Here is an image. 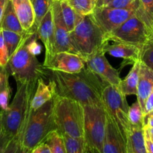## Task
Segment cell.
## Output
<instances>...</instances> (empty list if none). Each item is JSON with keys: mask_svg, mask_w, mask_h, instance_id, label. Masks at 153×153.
Masks as SVG:
<instances>
[{"mask_svg": "<svg viewBox=\"0 0 153 153\" xmlns=\"http://www.w3.org/2000/svg\"><path fill=\"white\" fill-rule=\"evenodd\" d=\"M55 32V52H68L74 53L70 40L69 31L63 20L59 1L54 0L52 5Z\"/></svg>", "mask_w": 153, "mask_h": 153, "instance_id": "4fadbf2b", "label": "cell"}, {"mask_svg": "<svg viewBox=\"0 0 153 153\" xmlns=\"http://www.w3.org/2000/svg\"><path fill=\"white\" fill-rule=\"evenodd\" d=\"M1 134V113L0 112V137Z\"/></svg>", "mask_w": 153, "mask_h": 153, "instance_id": "ee69618b", "label": "cell"}, {"mask_svg": "<svg viewBox=\"0 0 153 153\" xmlns=\"http://www.w3.org/2000/svg\"><path fill=\"white\" fill-rule=\"evenodd\" d=\"M140 61L153 70V34L142 47Z\"/></svg>", "mask_w": 153, "mask_h": 153, "instance_id": "4dcf8cb0", "label": "cell"}, {"mask_svg": "<svg viewBox=\"0 0 153 153\" xmlns=\"http://www.w3.org/2000/svg\"><path fill=\"white\" fill-rule=\"evenodd\" d=\"M128 120L132 128H143L144 127L145 116L137 100L128 108Z\"/></svg>", "mask_w": 153, "mask_h": 153, "instance_id": "d4e9b609", "label": "cell"}, {"mask_svg": "<svg viewBox=\"0 0 153 153\" xmlns=\"http://www.w3.org/2000/svg\"><path fill=\"white\" fill-rule=\"evenodd\" d=\"M53 1L54 0H34L32 1L33 8L35 15L34 28L36 30L37 29V27L43 16L52 7Z\"/></svg>", "mask_w": 153, "mask_h": 153, "instance_id": "4316f807", "label": "cell"}, {"mask_svg": "<svg viewBox=\"0 0 153 153\" xmlns=\"http://www.w3.org/2000/svg\"><path fill=\"white\" fill-rule=\"evenodd\" d=\"M134 14L153 34V0H139Z\"/></svg>", "mask_w": 153, "mask_h": 153, "instance_id": "cb8c5ba5", "label": "cell"}, {"mask_svg": "<svg viewBox=\"0 0 153 153\" xmlns=\"http://www.w3.org/2000/svg\"><path fill=\"white\" fill-rule=\"evenodd\" d=\"M145 125L153 128V115L147 114L145 116Z\"/></svg>", "mask_w": 153, "mask_h": 153, "instance_id": "b9f144b4", "label": "cell"}, {"mask_svg": "<svg viewBox=\"0 0 153 153\" xmlns=\"http://www.w3.org/2000/svg\"><path fill=\"white\" fill-rule=\"evenodd\" d=\"M36 31H27L15 52L10 56L7 63V70L16 82L32 83L37 82L39 79L48 77L49 70L44 68L28 48L30 36Z\"/></svg>", "mask_w": 153, "mask_h": 153, "instance_id": "3957f363", "label": "cell"}, {"mask_svg": "<svg viewBox=\"0 0 153 153\" xmlns=\"http://www.w3.org/2000/svg\"><path fill=\"white\" fill-rule=\"evenodd\" d=\"M134 1V0H114L105 7L110 8H126L131 5Z\"/></svg>", "mask_w": 153, "mask_h": 153, "instance_id": "e575fe53", "label": "cell"}, {"mask_svg": "<svg viewBox=\"0 0 153 153\" xmlns=\"http://www.w3.org/2000/svg\"><path fill=\"white\" fill-rule=\"evenodd\" d=\"M114 0H96V7H104Z\"/></svg>", "mask_w": 153, "mask_h": 153, "instance_id": "ab89813d", "label": "cell"}, {"mask_svg": "<svg viewBox=\"0 0 153 153\" xmlns=\"http://www.w3.org/2000/svg\"><path fill=\"white\" fill-rule=\"evenodd\" d=\"M68 4L82 16L92 14L96 7V0H67Z\"/></svg>", "mask_w": 153, "mask_h": 153, "instance_id": "83f0119b", "label": "cell"}, {"mask_svg": "<svg viewBox=\"0 0 153 153\" xmlns=\"http://www.w3.org/2000/svg\"><path fill=\"white\" fill-rule=\"evenodd\" d=\"M11 94V88L7 82L0 91V109L1 111L7 110L8 107V101Z\"/></svg>", "mask_w": 153, "mask_h": 153, "instance_id": "d6a6232c", "label": "cell"}, {"mask_svg": "<svg viewBox=\"0 0 153 153\" xmlns=\"http://www.w3.org/2000/svg\"><path fill=\"white\" fill-rule=\"evenodd\" d=\"M54 94L55 93L52 84L49 82V84L46 85L43 79H39L37 82L35 92L31 102L30 111H34L48 101L52 100Z\"/></svg>", "mask_w": 153, "mask_h": 153, "instance_id": "d6986e66", "label": "cell"}, {"mask_svg": "<svg viewBox=\"0 0 153 153\" xmlns=\"http://www.w3.org/2000/svg\"><path fill=\"white\" fill-rule=\"evenodd\" d=\"M153 111V91H152L149 97L146 99L145 102L144 108H143V114L146 116L147 114H150Z\"/></svg>", "mask_w": 153, "mask_h": 153, "instance_id": "d590c367", "label": "cell"}, {"mask_svg": "<svg viewBox=\"0 0 153 153\" xmlns=\"http://www.w3.org/2000/svg\"><path fill=\"white\" fill-rule=\"evenodd\" d=\"M139 4V0L126 8H110V7H95L92 16L99 26L107 34L122 25L135 13Z\"/></svg>", "mask_w": 153, "mask_h": 153, "instance_id": "30bf717a", "label": "cell"}, {"mask_svg": "<svg viewBox=\"0 0 153 153\" xmlns=\"http://www.w3.org/2000/svg\"><path fill=\"white\" fill-rule=\"evenodd\" d=\"M140 60H138L133 64L132 67L126 77L121 80L119 87L123 95H137V84L139 79V71H140Z\"/></svg>", "mask_w": 153, "mask_h": 153, "instance_id": "ffe728a7", "label": "cell"}, {"mask_svg": "<svg viewBox=\"0 0 153 153\" xmlns=\"http://www.w3.org/2000/svg\"><path fill=\"white\" fill-rule=\"evenodd\" d=\"M103 153H128L127 138L117 129L108 117L103 143Z\"/></svg>", "mask_w": 153, "mask_h": 153, "instance_id": "9a60e30c", "label": "cell"}, {"mask_svg": "<svg viewBox=\"0 0 153 153\" xmlns=\"http://www.w3.org/2000/svg\"><path fill=\"white\" fill-rule=\"evenodd\" d=\"M7 1H8V0H0V24H1V19H2L3 13H4V9H5Z\"/></svg>", "mask_w": 153, "mask_h": 153, "instance_id": "60d3db41", "label": "cell"}, {"mask_svg": "<svg viewBox=\"0 0 153 153\" xmlns=\"http://www.w3.org/2000/svg\"><path fill=\"white\" fill-rule=\"evenodd\" d=\"M37 37L41 40L45 46V59L43 64H46L55 53V32L52 7L40 21L37 27Z\"/></svg>", "mask_w": 153, "mask_h": 153, "instance_id": "5bb4252c", "label": "cell"}, {"mask_svg": "<svg viewBox=\"0 0 153 153\" xmlns=\"http://www.w3.org/2000/svg\"><path fill=\"white\" fill-rule=\"evenodd\" d=\"M0 77H1V67H0Z\"/></svg>", "mask_w": 153, "mask_h": 153, "instance_id": "bcb514c9", "label": "cell"}, {"mask_svg": "<svg viewBox=\"0 0 153 153\" xmlns=\"http://www.w3.org/2000/svg\"><path fill=\"white\" fill-rule=\"evenodd\" d=\"M17 91L7 110L1 111V134L0 137V152L10 140L20 137L31 111L30 106L35 92L37 82H16Z\"/></svg>", "mask_w": 153, "mask_h": 153, "instance_id": "7a4b0ae2", "label": "cell"}, {"mask_svg": "<svg viewBox=\"0 0 153 153\" xmlns=\"http://www.w3.org/2000/svg\"><path fill=\"white\" fill-rule=\"evenodd\" d=\"M128 153H147L145 146L143 128H130L127 135Z\"/></svg>", "mask_w": 153, "mask_h": 153, "instance_id": "44dd1931", "label": "cell"}, {"mask_svg": "<svg viewBox=\"0 0 153 153\" xmlns=\"http://www.w3.org/2000/svg\"><path fill=\"white\" fill-rule=\"evenodd\" d=\"M9 55L3 37L2 28L0 27V67H5L8 63Z\"/></svg>", "mask_w": 153, "mask_h": 153, "instance_id": "836d02e7", "label": "cell"}, {"mask_svg": "<svg viewBox=\"0 0 153 153\" xmlns=\"http://www.w3.org/2000/svg\"><path fill=\"white\" fill-rule=\"evenodd\" d=\"M106 116L117 129L127 138L130 124L128 120V105L126 97L123 94L118 87L106 85L102 93Z\"/></svg>", "mask_w": 153, "mask_h": 153, "instance_id": "ba28073f", "label": "cell"}, {"mask_svg": "<svg viewBox=\"0 0 153 153\" xmlns=\"http://www.w3.org/2000/svg\"><path fill=\"white\" fill-rule=\"evenodd\" d=\"M105 53H108L114 58H123L134 64L140 60L141 48L128 43L114 42L113 44H109L108 42L102 48Z\"/></svg>", "mask_w": 153, "mask_h": 153, "instance_id": "2e32d148", "label": "cell"}, {"mask_svg": "<svg viewBox=\"0 0 153 153\" xmlns=\"http://www.w3.org/2000/svg\"><path fill=\"white\" fill-rule=\"evenodd\" d=\"M31 2H32V1H34V0H31Z\"/></svg>", "mask_w": 153, "mask_h": 153, "instance_id": "7dc6e473", "label": "cell"}, {"mask_svg": "<svg viewBox=\"0 0 153 153\" xmlns=\"http://www.w3.org/2000/svg\"><path fill=\"white\" fill-rule=\"evenodd\" d=\"M0 153H31V152L24 149L21 146L19 137H16L8 142Z\"/></svg>", "mask_w": 153, "mask_h": 153, "instance_id": "1f68e13d", "label": "cell"}, {"mask_svg": "<svg viewBox=\"0 0 153 153\" xmlns=\"http://www.w3.org/2000/svg\"><path fill=\"white\" fill-rule=\"evenodd\" d=\"M152 114V115H153V111H152V112H151V113H150V114Z\"/></svg>", "mask_w": 153, "mask_h": 153, "instance_id": "f6af8a7d", "label": "cell"}, {"mask_svg": "<svg viewBox=\"0 0 153 153\" xmlns=\"http://www.w3.org/2000/svg\"><path fill=\"white\" fill-rule=\"evenodd\" d=\"M53 110L58 131L84 139V107L79 102L54 94Z\"/></svg>", "mask_w": 153, "mask_h": 153, "instance_id": "8992f818", "label": "cell"}, {"mask_svg": "<svg viewBox=\"0 0 153 153\" xmlns=\"http://www.w3.org/2000/svg\"><path fill=\"white\" fill-rule=\"evenodd\" d=\"M45 142L49 145L52 153H66L62 135L58 131H52L46 137Z\"/></svg>", "mask_w": 153, "mask_h": 153, "instance_id": "f1b7e54d", "label": "cell"}, {"mask_svg": "<svg viewBox=\"0 0 153 153\" xmlns=\"http://www.w3.org/2000/svg\"><path fill=\"white\" fill-rule=\"evenodd\" d=\"M43 67L51 71L77 73L86 66V62L79 55L68 52H55Z\"/></svg>", "mask_w": 153, "mask_h": 153, "instance_id": "7c38bea8", "label": "cell"}, {"mask_svg": "<svg viewBox=\"0 0 153 153\" xmlns=\"http://www.w3.org/2000/svg\"><path fill=\"white\" fill-rule=\"evenodd\" d=\"M31 153H52L49 145L46 142L40 143L33 149Z\"/></svg>", "mask_w": 153, "mask_h": 153, "instance_id": "74e56055", "label": "cell"}, {"mask_svg": "<svg viewBox=\"0 0 153 153\" xmlns=\"http://www.w3.org/2000/svg\"><path fill=\"white\" fill-rule=\"evenodd\" d=\"M58 1H59L63 20L67 26L68 31L70 32L80 22L84 16L76 12L68 4L67 0H58Z\"/></svg>", "mask_w": 153, "mask_h": 153, "instance_id": "603a6c76", "label": "cell"}, {"mask_svg": "<svg viewBox=\"0 0 153 153\" xmlns=\"http://www.w3.org/2000/svg\"><path fill=\"white\" fill-rule=\"evenodd\" d=\"M10 1L22 29L25 31H37L34 28L35 15L31 0H10Z\"/></svg>", "mask_w": 153, "mask_h": 153, "instance_id": "e0dca14e", "label": "cell"}, {"mask_svg": "<svg viewBox=\"0 0 153 153\" xmlns=\"http://www.w3.org/2000/svg\"><path fill=\"white\" fill-rule=\"evenodd\" d=\"M0 27L3 30H8V31L20 33V34H23L25 32L22 29V26L19 23V21L16 16L14 10H13L10 0H8L7 4H6Z\"/></svg>", "mask_w": 153, "mask_h": 153, "instance_id": "7402d4cb", "label": "cell"}, {"mask_svg": "<svg viewBox=\"0 0 153 153\" xmlns=\"http://www.w3.org/2000/svg\"><path fill=\"white\" fill-rule=\"evenodd\" d=\"M69 35L74 53L85 61L109 42L92 14L84 16L76 28L69 33Z\"/></svg>", "mask_w": 153, "mask_h": 153, "instance_id": "5b68a950", "label": "cell"}, {"mask_svg": "<svg viewBox=\"0 0 153 153\" xmlns=\"http://www.w3.org/2000/svg\"><path fill=\"white\" fill-rule=\"evenodd\" d=\"M153 91V70L140 61L137 89V102L143 112L145 102Z\"/></svg>", "mask_w": 153, "mask_h": 153, "instance_id": "ac0fdd59", "label": "cell"}, {"mask_svg": "<svg viewBox=\"0 0 153 153\" xmlns=\"http://www.w3.org/2000/svg\"><path fill=\"white\" fill-rule=\"evenodd\" d=\"M143 129L147 132L148 135L149 136L151 140L153 141V128H151V127L145 125L144 127H143Z\"/></svg>", "mask_w": 153, "mask_h": 153, "instance_id": "7bdbcfd3", "label": "cell"}, {"mask_svg": "<svg viewBox=\"0 0 153 153\" xmlns=\"http://www.w3.org/2000/svg\"><path fill=\"white\" fill-rule=\"evenodd\" d=\"M152 34L145 24L134 14L116 29L105 34V37L108 41L128 43L142 49Z\"/></svg>", "mask_w": 153, "mask_h": 153, "instance_id": "9c48e42d", "label": "cell"}, {"mask_svg": "<svg viewBox=\"0 0 153 153\" xmlns=\"http://www.w3.org/2000/svg\"><path fill=\"white\" fill-rule=\"evenodd\" d=\"M143 133H144L145 146H146L147 153H153V141L151 140L149 136L148 135L147 132L144 129H143Z\"/></svg>", "mask_w": 153, "mask_h": 153, "instance_id": "f35d334b", "label": "cell"}, {"mask_svg": "<svg viewBox=\"0 0 153 153\" xmlns=\"http://www.w3.org/2000/svg\"><path fill=\"white\" fill-rule=\"evenodd\" d=\"M85 62L86 67L104 83L119 87L122 80L120 77V70L111 65L102 49L89 57Z\"/></svg>", "mask_w": 153, "mask_h": 153, "instance_id": "8fae6325", "label": "cell"}, {"mask_svg": "<svg viewBox=\"0 0 153 153\" xmlns=\"http://www.w3.org/2000/svg\"><path fill=\"white\" fill-rule=\"evenodd\" d=\"M53 99L34 111L30 113L27 123L19 138L24 149L32 151L35 146L45 142L53 131H58L53 110Z\"/></svg>", "mask_w": 153, "mask_h": 153, "instance_id": "277c9868", "label": "cell"}, {"mask_svg": "<svg viewBox=\"0 0 153 153\" xmlns=\"http://www.w3.org/2000/svg\"><path fill=\"white\" fill-rule=\"evenodd\" d=\"M9 76L10 73L7 70V67H1V77H0V91L2 89L4 85L9 82Z\"/></svg>", "mask_w": 153, "mask_h": 153, "instance_id": "8d00e7d4", "label": "cell"}, {"mask_svg": "<svg viewBox=\"0 0 153 153\" xmlns=\"http://www.w3.org/2000/svg\"><path fill=\"white\" fill-rule=\"evenodd\" d=\"M26 32L27 31H25L23 34H20V33L8 31V30L2 29L3 37H4V43L6 45V47H7L9 58L15 52L19 45L20 44L22 39H23L24 35Z\"/></svg>", "mask_w": 153, "mask_h": 153, "instance_id": "484cf974", "label": "cell"}, {"mask_svg": "<svg viewBox=\"0 0 153 153\" xmlns=\"http://www.w3.org/2000/svg\"><path fill=\"white\" fill-rule=\"evenodd\" d=\"M84 107V142L85 153H103L107 116L104 108Z\"/></svg>", "mask_w": 153, "mask_h": 153, "instance_id": "52a82bcc", "label": "cell"}, {"mask_svg": "<svg viewBox=\"0 0 153 153\" xmlns=\"http://www.w3.org/2000/svg\"><path fill=\"white\" fill-rule=\"evenodd\" d=\"M48 79L55 94L76 100L83 106L104 108L102 93L106 84L86 66L77 73L49 70Z\"/></svg>", "mask_w": 153, "mask_h": 153, "instance_id": "6da1fadb", "label": "cell"}, {"mask_svg": "<svg viewBox=\"0 0 153 153\" xmlns=\"http://www.w3.org/2000/svg\"><path fill=\"white\" fill-rule=\"evenodd\" d=\"M61 135L64 140L66 153H85L84 139L75 138L67 134Z\"/></svg>", "mask_w": 153, "mask_h": 153, "instance_id": "f546056e", "label": "cell"}]
</instances>
